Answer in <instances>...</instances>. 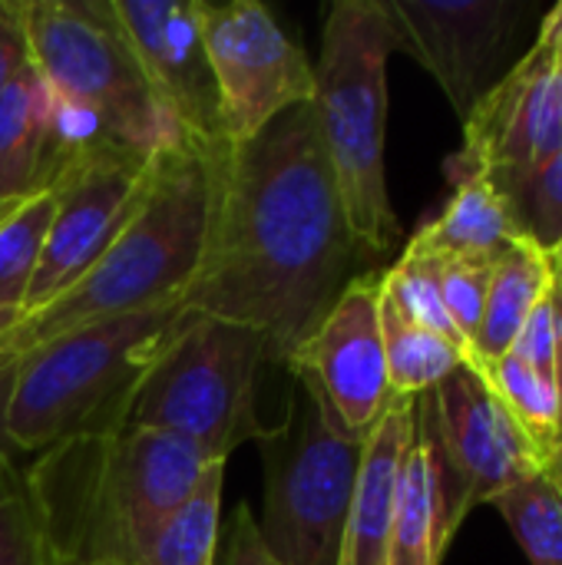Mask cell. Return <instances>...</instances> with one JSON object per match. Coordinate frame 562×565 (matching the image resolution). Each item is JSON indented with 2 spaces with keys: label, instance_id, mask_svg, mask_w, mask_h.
Returning a JSON list of instances; mask_svg holds the SVG:
<instances>
[{
  "label": "cell",
  "instance_id": "cell-30",
  "mask_svg": "<svg viewBox=\"0 0 562 565\" xmlns=\"http://www.w3.org/2000/svg\"><path fill=\"white\" fill-rule=\"evenodd\" d=\"M556 348H560V301H556V288H553L530 311V318L517 331L507 354L547 377H556Z\"/></svg>",
  "mask_w": 562,
  "mask_h": 565
},
{
  "label": "cell",
  "instance_id": "cell-15",
  "mask_svg": "<svg viewBox=\"0 0 562 565\" xmlns=\"http://www.w3.org/2000/svg\"><path fill=\"white\" fill-rule=\"evenodd\" d=\"M142 73L185 139L229 146L215 73L202 40V0H109Z\"/></svg>",
  "mask_w": 562,
  "mask_h": 565
},
{
  "label": "cell",
  "instance_id": "cell-23",
  "mask_svg": "<svg viewBox=\"0 0 562 565\" xmlns=\"http://www.w3.org/2000/svg\"><path fill=\"white\" fill-rule=\"evenodd\" d=\"M490 384V391L503 401V407L513 414V420L523 427V434L540 447V454L550 460L560 437V401H556V381L527 367L523 361L503 354L497 361H474Z\"/></svg>",
  "mask_w": 562,
  "mask_h": 565
},
{
  "label": "cell",
  "instance_id": "cell-8",
  "mask_svg": "<svg viewBox=\"0 0 562 565\" xmlns=\"http://www.w3.org/2000/svg\"><path fill=\"white\" fill-rule=\"evenodd\" d=\"M285 424L262 440L265 516L258 533L282 565H338L364 440L301 374Z\"/></svg>",
  "mask_w": 562,
  "mask_h": 565
},
{
  "label": "cell",
  "instance_id": "cell-40",
  "mask_svg": "<svg viewBox=\"0 0 562 565\" xmlns=\"http://www.w3.org/2000/svg\"><path fill=\"white\" fill-rule=\"evenodd\" d=\"M79 565H119V563H79Z\"/></svg>",
  "mask_w": 562,
  "mask_h": 565
},
{
  "label": "cell",
  "instance_id": "cell-24",
  "mask_svg": "<svg viewBox=\"0 0 562 565\" xmlns=\"http://www.w3.org/2000/svg\"><path fill=\"white\" fill-rule=\"evenodd\" d=\"M53 218V192L43 189L23 202H13L0 218V308H20L26 301L33 271L43 255V242Z\"/></svg>",
  "mask_w": 562,
  "mask_h": 565
},
{
  "label": "cell",
  "instance_id": "cell-2",
  "mask_svg": "<svg viewBox=\"0 0 562 565\" xmlns=\"http://www.w3.org/2000/svg\"><path fill=\"white\" fill-rule=\"evenodd\" d=\"M209 463L195 444L162 430H106L40 450L26 480L60 565H146Z\"/></svg>",
  "mask_w": 562,
  "mask_h": 565
},
{
  "label": "cell",
  "instance_id": "cell-17",
  "mask_svg": "<svg viewBox=\"0 0 562 565\" xmlns=\"http://www.w3.org/2000/svg\"><path fill=\"white\" fill-rule=\"evenodd\" d=\"M56 172V103L33 63L0 86V199L23 202Z\"/></svg>",
  "mask_w": 562,
  "mask_h": 565
},
{
  "label": "cell",
  "instance_id": "cell-20",
  "mask_svg": "<svg viewBox=\"0 0 562 565\" xmlns=\"http://www.w3.org/2000/svg\"><path fill=\"white\" fill-rule=\"evenodd\" d=\"M553 271L547 252L533 242H517L497 265L484 305V318L474 338V361H497L510 351L517 331L530 311L553 291Z\"/></svg>",
  "mask_w": 562,
  "mask_h": 565
},
{
  "label": "cell",
  "instance_id": "cell-18",
  "mask_svg": "<svg viewBox=\"0 0 562 565\" xmlns=\"http://www.w3.org/2000/svg\"><path fill=\"white\" fill-rule=\"evenodd\" d=\"M444 533V490L441 470L434 457L431 434L417 411L414 397V427L397 473V500H394V526H391V553L388 565H441L447 556Z\"/></svg>",
  "mask_w": 562,
  "mask_h": 565
},
{
  "label": "cell",
  "instance_id": "cell-25",
  "mask_svg": "<svg viewBox=\"0 0 562 565\" xmlns=\"http://www.w3.org/2000/svg\"><path fill=\"white\" fill-rule=\"evenodd\" d=\"M0 565H60L36 493L13 454H0Z\"/></svg>",
  "mask_w": 562,
  "mask_h": 565
},
{
  "label": "cell",
  "instance_id": "cell-19",
  "mask_svg": "<svg viewBox=\"0 0 562 565\" xmlns=\"http://www.w3.org/2000/svg\"><path fill=\"white\" fill-rule=\"evenodd\" d=\"M517 242H523V232L503 192L490 179H467L454 185L444 212L427 222L407 248L434 258L500 262Z\"/></svg>",
  "mask_w": 562,
  "mask_h": 565
},
{
  "label": "cell",
  "instance_id": "cell-3",
  "mask_svg": "<svg viewBox=\"0 0 562 565\" xmlns=\"http://www.w3.org/2000/svg\"><path fill=\"white\" fill-rule=\"evenodd\" d=\"M225 149L179 139L156 152L129 222L63 295L23 315L0 348L23 354L93 321L182 301L205 258Z\"/></svg>",
  "mask_w": 562,
  "mask_h": 565
},
{
  "label": "cell",
  "instance_id": "cell-35",
  "mask_svg": "<svg viewBox=\"0 0 562 565\" xmlns=\"http://www.w3.org/2000/svg\"><path fill=\"white\" fill-rule=\"evenodd\" d=\"M556 301H560V348H556V401H560V437H556V447H562V298L556 291Z\"/></svg>",
  "mask_w": 562,
  "mask_h": 565
},
{
  "label": "cell",
  "instance_id": "cell-7",
  "mask_svg": "<svg viewBox=\"0 0 562 565\" xmlns=\"http://www.w3.org/2000/svg\"><path fill=\"white\" fill-rule=\"evenodd\" d=\"M265 361V341L252 328L185 311L129 394L116 430H162L225 463L238 444H262L272 430L255 401Z\"/></svg>",
  "mask_w": 562,
  "mask_h": 565
},
{
  "label": "cell",
  "instance_id": "cell-38",
  "mask_svg": "<svg viewBox=\"0 0 562 565\" xmlns=\"http://www.w3.org/2000/svg\"><path fill=\"white\" fill-rule=\"evenodd\" d=\"M550 258V271H553V285H556V291H562V242L547 255Z\"/></svg>",
  "mask_w": 562,
  "mask_h": 565
},
{
  "label": "cell",
  "instance_id": "cell-13",
  "mask_svg": "<svg viewBox=\"0 0 562 565\" xmlns=\"http://www.w3.org/2000/svg\"><path fill=\"white\" fill-rule=\"evenodd\" d=\"M378 301L381 275L351 278L321 324L288 358L291 374L308 377L325 394L335 417L358 437H368L394 401Z\"/></svg>",
  "mask_w": 562,
  "mask_h": 565
},
{
  "label": "cell",
  "instance_id": "cell-33",
  "mask_svg": "<svg viewBox=\"0 0 562 565\" xmlns=\"http://www.w3.org/2000/svg\"><path fill=\"white\" fill-rule=\"evenodd\" d=\"M20 367V351L0 348V454H13L7 440V417H10V397H13V381Z\"/></svg>",
  "mask_w": 562,
  "mask_h": 565
},
{
  "label": "cell",
  "instance_id": "cell-21",
  "mask_svg": "<svg viewBox=\"0 0 562 565\" xmlns=\"http://www.w3.org/2000/svg\"><path fill=\"white\" fill-rule=\"evenodd\" d=\"M378 311H381L388 384L394 397H421L434 391L444 377H450L460 364L470 361L447 338L407 321L384 295L378 301Z\"/></svg>",
  "mask_w": 562,
  "mask_h": 565
},
{
  "label": "cell",
  "instance_id": "cell-26",
  "mask_svg": "<svg viewBox=\"0 0 562 565\" xmlns=\"http://www.w3.org/2000/svg\"><path fill=\"white\" fill-rule=\"evenodd\" d=\"M513 540L533 565H562V490L543 470L494 500Z\"/></svg>",
  "mask_w": 562,
  "mask_h": 565
},
{
  "label": "cell",
  "instance_id": "cell-34",
  "mask_svg": "<svg viewBox=\"0 0 562 565\" xmlns=\"http://www.w3.org/2000/svg\"><path fill=\"white\" fill-rule=\"evenodd\" d=\"M537 43H543L556 60L562 63V3H556L550 13H547V20H543V26H540V36H537Z\"/></svg>",
  "mask_w": 562,
  "mask_h": 565
},
{
  "label": "cell",
  "instance_id": "cell-36",
  "mask_svg": "<svg viewBox=\"0 0 562 565\" xmlns=\"http://www.w3.org/2000/svg\"><path fill=\"white\" fill-rule=\"evenodd\" d=\"M23 318V311L20 308H0V341L17 328V321Z\"/></svg>",
  "mask_w": 562,
  "mask_h": 565
},
{
  "label": "cell",
  "instance_id": "cell-10",
  "mask_svg": "<svg viewBox=\"0 0 562 565\" xmlns=\"http://www.w3.org/2000/svg\"><path fill=\"white\" fill-rule=\"evenodd\" d=\"M202 40L229 146L255 139L278 116L315 99V66L268 7L202 0Z\"/></svg>",
  "mask_w": 562,
  "mask_h": 565
},
{
  "label": "cell",
  "instance_id": "cell-5",
  "mask_svg": "<svg viewBox=\"0 0 562 565\" xmlns=\"http://www.w3.org/2000/svg\"><path fill=\"white\" fill-rule=\"evenodd\" d=\"M401 50L384 0H338L325 17L315 63V116L348 228L364 252L401 238L384 175L388 60Z\"/></svg>",
  "mask_w": 562,
  "mask_h": 565
},
{
  "label": "cell",
  "instance_id": "cell-16",
  "mask_svg": "<svg viewBox=\"0 0 562 565\" xmlns=\"http://www.w3.org/2000/svg\"><path fill=\"white\" fill-rule=\"evenodd\" d=\"M414 427V397H394L364 440L338 565H388L397 473Z\"/></svg>",
  "mask_w": 562,
  "mask_h": 565
},
{
  "label": "cell",
  "instance_id": "cell-4",
  "mask_svg": "<svg viewBox=\"0 0 562 565\" xmlns=\"http://www.w3.org/2000/svg\"><path fill=\"white\" fill-rule=\"evenodd\" d=\"M20 7L30 63L56 103V172L96 146L156 156L185 139L156 99L109 0H20Z\"/></svg>",
  "mask_w": 562,
  "mask_h": 565
},
{
  "label": "cell",
  "instance_id": "cell-39",
  "mask_svg": "<svg viewBox=\"0 0 562 565\" xmlns=\"http://www.w3.org/2000/svg\"><path fill=\"white\" fill-rule=\"evenodd\" d=\"M10 205H13V202H3V199H0V218L7 215V209H10Z\"/></svg>",
  "mask_w": 562,
  "mask_h": 565
},
{
  "label": "cell",
  "instance_id": "cell-14",
  "mask_svg": "<svg viewBox=\"0 0 562 565\" xmlns=\"http://www.w3.org/2000/svg\"><path fill=\"white\" fill-rule=\"evenodd\" d=\"M397 43L441 83L460 122L494 86L523 3L517 0H384Z\"/></svg>",
  "mask_w": 562,
  "mask_h": 565
},
{
  "label": "cell",
  "instance_id": "cell-31",
  "mask_svg": "<svg viewBox=\"0 0 562 565\" xmlns=\"http://www.w3.org/2000/svg\"><path fill=\"white\" fill-rule=\"evenodd\" d=\"M215 565H282L265 546V540L258 533V520L248 507H238L232 513V523H229L222 553L215 556Z\"/></svg>",
  "mask_w": 562,
  "mask_h": 565
},
{
  "label": "cell",
  "instance_id": "cell-32",
  "mask_svg": "<svg viewBox=\"0 0 562 565\" xmlns=\"http://www.w3.org/2000/svg\"><path fill=\"white\" fill-rule=\"evenodd\" d=\"M30 63V40L20 0H0V86Z\"/></svg>",
  "mask_w": 562,
  "mask_h": 565
},
{
  "label": "cell",
  "instance_id": "cell-37",
  "mask_svg": "<svg viewBox=\"0 0 562 565\" xmlns=\"http://www.w3.org/2000/svg\"><path fill=\"white\" fill-rule=\"evenodd\" d=\"M547 473H550V480H553V483L562 490V447H556V450L550 454V460H547Z\"/></svg>",
  "mask_w": 562,
  "mask_h": 565
},
{
  "label": "cell",
  "instance_id": "cell-29",
  "mask_svg": "<svg viewBox=\"0 0 562 565\" xmlns=\"http://www.w3.org/2000/svg\"><path fill=\"white\" fill-rule=\"evenodd\" d=\"M497 262H474V258H437V281H441V298L444 308L460 331V338L470 344L474 354V338L484 318L490 278H494Z\"/></svg>",
  "mask_w": 562,
  "mask_h": 565
},
{
  "label": "cell",
  "instance_id": "cell-9",
  "mask_svg": "<svg viewBox=\"0 0 562 565\" xmlns=\"http://www.w3.org/2000/svg\"><path fill=\"white\" fill-rule=\"evenodd\" d=\"M417 411L441 470L447 540H454L470 510L500 500L547 470V457L490 391L474 361L421 394Z\"/></svg>",
  "mask_w": 562,
  "mask_h": 565
},
{
  "label": "cell",
  "instance_id": "cell-41",
  "mask_svg": "<svg viewBox=\"0 0 562 565\" xmlns=\"http://www.w3.org/2000/svg\"><path fill=\"white\" fill-rule=\"evenodd\" d=\"M560 298H562V291H560Z\"/></svg>",
  "mask_w": 562,
  "mask_h": 565
},
{
  "label": "cell",
  "instance_id": "cell-11",
  "mask_svg": "<svg viewBox=\"0 0 562 565\" xmlns=\"http://www.w3.org/2000/svg\"><path fill=\"white\" fill-rule=\"evenodd\" d=\"M156 156L126 146H96L76 152L46 185L53 218L33 271L23 315L40 311L63 295L116 238L146 195Z\"/></svg>",
  "mask_w": 562,
  "mask_h": 565
},
{
  "label": "cell",
  "instance_id": "cell-12",
  "mask_svg": "<svg viewBox=\"0 0 562 565\" xmlns=\"http://www.w3.org/2000/svg\"><path fill=\"white\" fill-rule=\"evenodd\" d=\"M562 149V63L533 43L464 119V146L447 159L454 185L490 179L497 189L530 175Z\"/></svg>",
  "mask_w": 562,
  "mask_h": 565
},
{
  "label": "cell",
  "instance_id": "cell-6",
  "mask_svg": "<svg viewBox=\"0 0 562 565\" xmlns=\"http://www.w3.org/2000/svg\"><path fill=\"white\" fill-rule=\"evenodd\" d=\"M182 301L93 321L20 354L7 440L13 454H40L66 437L116 430V420L182 321Z\"/></svg>",
  "mask_w": 562,
  "mask_h": 565
},
{
  "label": "cell",
  "instance_id": "cell-22",
  "mask_svg": "<svg viewBox=\"0 0 562 565\" xmlns=\"http://www.w3.org/2000/svg\"><path fill=\"white\" fill-rule=\"evenodd\" d=\"M222 473H225L222 460H212L205 467L195 490L182 500V507L166 520V526L152 540L146 565H215Z\"/></svg>",
  "mask_w": 562,
  "mask_h": 565
},
{
  "label": "cell",
  "instance_id": "cell-27",
  "mask_svg": "<svg viewBox=\"0 0 562 565\" xmlns=\"http://www.w3.org/2000/svg\"><path fill=\"white\" fill-rule=\"evenodd\" d=\"M381 295L414 324L447 338L454 348H460L470 361V344L460 338V331L454 328L447 308H444V298H441V281H437V258L434 255H424V252H414L407 248L401 255V262L381 275Z\"/></svg>",
  "mask_w": 562,
  "mask_h": 565
},
{
  "label": "cell",
  "instance_id": "cell-1",
  "mask_svg": "<svg viewBox=\"0 0 562 565\" xmlns=\"http://www.w3.org/2000/svg\"><path fill=\"white\" fill-rule=\"evenodd\" d=\"M354 252L318 116L305 103L225 149L205 258L182 305L252 328L268 361L288 364L344 291Z\"/></svg>",
  "mask_w": 562,
  "mask_h": 565
},
{
  "label": "cell",
  "instance_id": "cell-28",
  "mask_svg": "<svg viewBox=\"0 0 562 565\" xmlns=\"http://www.w3.org/2000/svg\"><path fill=\"white\" fill-rule=\"evenodd\" d=\"M527 242L553 252L562 242V149L530 175L500 189Z\"/></svg>",
  "mask_w": 562,
  "mask_h": 565
}]
</instances>
